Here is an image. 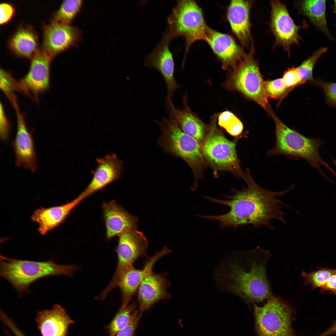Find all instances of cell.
Segmentation results:
<instances>
[{"mask_svg":"<svg viewBox=\"0 0 336 336\" xmlns=\"http://www.w3.org/2000/svg\"><path fill=\"white\" fill-rule=\"evenodd\" d=\"M244 180L247 184V188L243 187L242 190L232 188L231 195H223L227 199L203 196L212 202L229 207L230 209L227 212L218 215L197 216L219 222L220 227L222 229L230 226L236 229L240 226L251 224L254 227L264 226L272 230L274 228L271 225L270 222L273 219L286 224L283 217L284 212L282 209L287 205L278 198L292 190L294 185L281 191L265 189L256 183L247 168Z\"/></svg>","mask_w":336,"mask_h":336,"instance_id":"6da1fadb","label":"cell"},{"mask_svg":"<svg viewBox=\"0 0 336 336\" xmlns=\"http://www.w3.org/2000/svg\"><path fill=\"white\" fill-rule=\"evenodd\" d=\"M271 256L258 248L243 252L227 263L221 274L226 289L246 302H259L272 296L266 268Z\"/></svg>","mask_w":336,"mask_h":336,"instance_id":"7a4b0ae2","label":"cell"},{"mask_svg":"<svg viewBox=\"0 0 336 336\" xmlns=\"http://www.w3.org/2000/svg\"><path fill=\"white\" fill-rule=\"evenodd\" d=\"M269 114L275 124L276 142L274 147L268 152V155H283L296 160L300 159L305 160L311 167L316 169L320 174L332 182L324 175L321 168V166H324L336 176V171L320 155L319 148L324 143V140L320 138H308L290 128L280 120L272 109Z\"/></svg>","mask_w":336,"mask_h":336,"instance_id":"3957f363","label":"cell"},{"mask_svg":"<svg viewBox=\"0 0 336 336\" xmlns=\"http://www.w3.org/2000/svg\"><path fill=\"white\" fill-rule=\"evenodd\" d=\"M80 269L75 265L59 264L52 260L36 261L0 256V275L12 285L19 296L28 292L30 285L38 279L52 275L71 277Z\"/></svg>","mask_w":336,"mask_h":336,"instance_id":"277c9868","label":"cell"},{"mask_svg":"<svg viewBox=\"0 0 336 336\" xmlns=\"http://www.w3.org/2000/svg\"><path fill=\"white\" fill-rule=\"evenodd\" d=\"M155 122L159 126L161 134L157 140L158 145L166 153L184 160L190 167L195 178L192 189L197 188L198 180L202 177L206 165L201 145L194 138L184 133L170 118H162Z\"/></svg>","mask_w":336,"mask_h":336,"instance_id":"5b68a950","label":"cell"},{"mask_svg":"<svg viewBox=\"0 0 336 336\" xmlns=\"http://www.w3.org/2000/svg\"><path fill=\"white\" fill-rule=\"evenodd\" d=\"M203 12L194 1L178 0L167 20L164 35L171 41L182 36L185 39V57L191 45L196 41H206L210 30Z\"/></svg>","mask_w":336,"mask_h":336,"instance_id":"8992f818","label":"cell"},{"mask_svg":"<svg viewBox=\"0 0 336 336\" xmlns=\"http://www.w3.org/2000/svg\"><path fill=\"white\" fill-rule=\"evenodd\" d=\"M236 142L225 136L217 127L214 118L201 145L202 152L206 161L215 171H228L244 180L246 172L240 166L236 150Z\"/></svg>","mask_w":336,"mask_h":336,"instance_id":"52a82bcc","label":"cell"},{"mask_svg":"<svg viewBox=\"0 0 336 336\" xmlns=\"http://www.w3.org/2000/svg\"><path fill=\"white\" fill-rule=\"evenodd\" d=\"M254 53L252 44L249 52L233 68L229 83L234 90L257 103L269 113L272 109L265 89V81L254 58Z\"/></svg>","mask_w":336,"mask_h":336,"instance_id":"ba28073f","label":"cell"},{"mask_svg":"<svg viewBox=\"0 0 336 336\" xmlns=\"http://www.w3.org/2000/svg\"><path fill=\"white\" fill-rule=\"evenodd\" d=\"M263 306L254 304L258 336H290L292 309L285 301L271 296Z\"/></svg>","mask_w":336,"mask_h":336,"instance_id":"9c48e42d","label":"cell"},{"mask_svg":"<svg viewBox=\"0 0 336 336\" xmlns=\"http://www.w3.org/2000/svg\"><path fill=\"white\" fill-rule=\"evenodd\" d=\"M118 237L116 249L117 265L111 280L105 289L107 293L117 287L122 275L127 270L133 267L136 260L142 257H147L148 243L142 232L136 229H130L123 232Z\"/></svg>","mask_w":336,"mask_h":336,"instance_id":"30bf717a","label":"cell"},{"mask_svg":"<svg viewBox=\"0 0 336 336\" xmlns=\"http://www.w3.org/2000/svg\"><path fill=\"white\" fill-rule=\"evenodd\" d=\"M52 58L44 50L39 49L31 59L29 70L17 80L18 91L35 103L50 87V66Z\"/></svg>","mask_w":336,"mask_h":336,"instance_id":"8fae6325","label":"cell"},{"mask_svg":"<svg viewBox=\"0 0 336 336\" xmlns=\"http://www.w3.org/2000/svg\"><path fill=\"white\" fill-rule=\"evenodd\" d=\"M271 7L270 27L275 38V43L281 45L288 54L290 47L298 44L301 37L299 30L306 28L308 25L304 22L301 26H298L290 16L286 6L278 0L270 2Z\"/></svg>","mask_w":336,"mask_h":336,"instance_id":"7c38bea8","label":"cell"},{"mask_svg":"<svg viewBox=\"0 0 336 336\" xmlns=\"http://www.w3.org/2000/svg\"><path fill=\"white\" fill-rule=\"evenodd\" d=\"M12 105L17 121L16 134L12 143L15 155V165L35 172L38 166L33 137L28 129L24 115L20 110L17 99L14 101Z\"/></svg>","mask_w":336,"mask_h":336,"instance_id":"4fadbf2b","label":"cell"},{"mask_svg":"<svg viewBox=\"0 0 336 336\" xmlns=\"http://www.w3.org/2000/svg\"><path fill=\"white\" fill-rule=\"evenodd\" d=\"M42 48L52 58L77 44L82 33L77 27L51 21L43 27Z\"/></svg>","mask_w":336,"mask_h":336,"instance_id":"5bb4252c","label":"cell"},{"mask_svg":"<svg viewBox=\"0 0 336 336\" xmlns=\"http://www.w3.org/2000/svg\"><path fill=\"white\" fill-rule=\"evenodd\" d=\"M171 41L164 35L160 42L147 56L144 63L146 67L156 69L163 77L167 89L166 105L172 101L174 93L180 87L175 77V63L169 46Z\"/></svg>","mask_w":336,"mask_h":336,"instance_id":"9a60e30c","label":"cell"},{"mask_svg":"<svg viewBox=\"0 0 336 336\" xmlns=\"http://www.w3.org/2000/svg\"><path fill=\"white\" fill-rule=\"evenodd\" d=\"M167 272L158 273L153 271L141 282L136 292L139 310L142 313L158 302L171 297L167 289L170 284Z\"/></svg>","mask_w":336,"mask_h":336,"instance_id":"2e32d148","label":"cell"},{"mask_svg":"<svg viewBox=\"0 0 336 336\" xmlns=\"http://www.w3.org/2000/svg\"><path fill=\"white\" fill-rule=\"evenodd\" d=\"M96 160L97 166L91 171L92 179L81 193L85 198L119 179L123 171V162L114 153L109 152Z\"/></svg>","mask_w":336,"mask_h":336,"instance_id":"e0dca14e","label":"cell"},{"mask_svg":"<svg viewBox=\"0 0 336 336\" xmlns=\"http://www.w3.org/2000/svg\"><path fill=\"white\" fill-rule=\"evenodd\" d=\"M172 251L165 246L161 251L151 256L147 257L142 269H138L133 267L126 271L120 277L117 287L120 289L122 296V307L128 306L133 296L136 293L139 285L147 275L152 271L156 262Z\"/></svg>","mask_w":336,"mask_h":336,"instance_id":"ac0fdd59","label":"cell"},{"mask_svg":"<svg viewBox=\"0 0 336 336\" xmlns=\"http://www.w3.org/2000/svg\"><path fill=\"white\" fill-rule=\"evenodd\" d=\"M253 3L251 1L231 0L227 9L231 30L244 47L248 48L252 44L250 15Z\"/></svg>","mask_w":336,"mask_h":336,"instance_id":"d6986e66","label":"cell"},{"mask_svg":"<svg viewBox=\"0 0 336 336\" xmlns=\"http://www.w3.org/2000/svg\"><path fill=\"white\" fill-rule=\"evenodd\" d=\"M206 42L224 68H233L246 54L231 35L210 28Z\"/></svg>","mask_w":336,"mask_h":336,"instance_id":"ffe728a7","label":"cell"},{"mask_svg":"<svg viewBox=\"0 0 336 336\" xmlns=\"http://www.w3.org/2000/svg\"><path fill=\"white\" fill-rule=\"evenodd\" d=\"M105 228L106 239L110 240L130 229H136L138 218L125 210L113 200L102 206Z\"/></svg>","mask_w":336,"mask_h":336,"instance_id":"44dd1931","label":"cell"},{"mask_svg":"<svg viewBox=\"0 0 336 336\" xmlns=\"http://www.w3.org/2000/svg\"><path fill=\"white\" fill-rule=\"evenodd\" d=\"M84 198H85L81 193L66 204L49 208H40L35 211L31 219L38 224L40 233L44 235L62 223Z\"/></svg>","mask_w":336,"mask_h":336,"instance_id":"7402d4cb","label":"cell"},{"mask_svg":"<svg viewBox=\"0 0 336 336\" xmlns=\"http://www.w3.org/2000/svg\"><path fill=\"white\" fill-rule=\"evenodd\" d=\"M35 321L42 336H66L68 327L73 322L58 304L50 310L38 311Z\"/></svg>","mask_w":336,"mask_h":336,"instance_id":"603a6c76","label":"cell"},{"mask_svg":"<svg viewBox=\"0 0 336 336\" xmlns=\"http://www.w3.org/2000/svg\"><path fill=\"white\" fill-rule=\"evenodd\" d=\"M186 96L183 98L182 110L175 107L173 102L166 106L170 118L173 120L185 134L196 140L201 145L208 129L204 124L191 110L187 102Z\"/></svg>","mask_w":336,"mask_h":336,"instance_id":"cb8c5ba5","label":"cell"},{"mask_svg":"<svg viewBox=\"0 0 336 336\" xmlns=\"http://www.w3.org/2000/svg\"><path fill=\"white\" fill-rule=\"evenodd\" d=\"M8 44L15 55L30 59L39 49L38 35L30 25L18 27L9 40Z\"/></svg>","mask_w":336,"mask_h":336,"instance_id":"d4e9b609","label":"cell"},{"mask_svg":"<svg viewBox=\"0 0 336 336\" xmlns=\"http://www.w3.org/2000/svg\"><path fill=\"white\" fill-rule=\"evenodd\" d=\"M326 1L324 0H303L300 3L301 12L329 39L333 40L328 28L325 17Z\"/></svg>","mask_w":336,"mask_h":336,"instance_id":"484cf974","label":"cell"},{"mask_svg":"<svg viewBox=\"0 0 336 336\" xmlns=\"http://www.w3.org/2000/svg\"><path fill=\"white\" fill-rule=\"evenodd\" d=\"M83 3V1L81 0L63 1L58 9L52 14L51 21L71 25L82 8Z\"/></svg>","mask_w":336,"mask_h":336,"instance_id":"4316f807","label":"cell"},{"mask_svg":"<svg viewBox=\"0 0 336 336\" xmlns=\"http://www.w3.org/2000/svg\"><path fill=\"white\" fill-rule=\"evenodd\" d=\"M327 50V48H320L297 67L301 79L300 85L307 82L313 84L315 80L313 76L314 67L318 59Z\"/></svg>","mask_w":336,"mask_h":336,"instance_id":"83f0119b","label":"cell"},{"mask_svg":"<svg viewBox=\"0 0 336 336\" xmlns=\"http://www.w3.org/2000/svg\"><path fill=\"white\" fill-rule=\"evenodd\" d=\"M136 305L134 302L125 307H121L112 322L108 326L110 336H114L129 322L132 312L134 311Z\"/></svg>","mask_w":336,"mask_h":336,"instance_id":"f1b7e54d","label":"cell"},{"mask_svg":"<svg viewBox=\"0 0 336 336\" xmlns=\"http://www.w3.org/2000/svg\"><path fill=\"white\" fill-rule=\"evenodd\" d=\"M336 273V270L323 269L307 273L302 271L301 277L305 278L304 283L309 284L314 288H323L330 277Z\"/></svg>","mask_w":336,"mask_h":336,"instance_id":"f546056e","label":"cell"},{"mask_svg":"<svg viewBox=\"0 0 336 336\" xmlns=\"http://www.w3.org/2000/svg\"><path fill=\"white\" fill-rule=\"evenodd\" d=\"M0 78L1 89L12 104L16 97L15 92L18 91L17 80L13 77L10 72L2 68L0 69Z\"/></svg>","mask_w":336,"mask_h":336,"instance_id":"4dcf8cb0","label":"cell"},{"mask_svg":"<svg viewBox=\"0 0 336 336\" xmlns=\"http://www.w3.org/2000/svg\"><path fill=\"white\" fill-rule=\"evenodd\" d=\"M264 85L268 98L277 99L283 97L287 91L282 78L265 81Z\"/></svg>","mask_w":336,"mask_h":336,"instance_id":"1f68e13d","label":"cell"},{"mask_svg":"<svg viewBox=\"0 0 336 336\" xmlns=\"http://www.w3.org/2000/svg\"><path fill=\"white\" fill-rule=\"evenodd\" d=\"M313 84L323 89L327 104L331 107H336V82H325L320 79H315Z\"/></svg>","mask_w":336,"mask_h":336,"instance_id":"d6a6232c","label":"cell"},{"mask_svg":"<svg viewBox=\"0 0 336 336\" xmlns=\"http://www.w3.org/2000/svg\"><path fill=\"white\" fill-rule=\"evenodd\" d=\"M282 78L287 89L285 96L289 90L291 91L294 88L300 85L301 79L297 67L293 66L288 68L284 72Z\"/></svg>","mask_w":336,"mask_h":336,"instance_id":"836d02e7","label":"cell"},{"mask_svg":"<svg viewBox=\"0 0 336 336\" xmlns=\"http://www.w3.org/2000/svg\"><path fill=\"white\" fill-rule=\"evenodd\" d=\"M142 313L138 310L133 312L128 324L114 336H133Z\"/></svg>","mask_w":336,"mask_h":336,"instance_id":"e575fe53","label":"cell"},{"mask_svg":"<svg viewBox=\"0 0 336 336\" xmlns=\"http://www.w3.org/2000/svg\"><path fill=\"white\" fill-rule=\"evenodd\" d=\"M15 9L11 3H1L0 4V24L7 23L13 18L15 13Z\"/></svg>","mask_w":336,"mask_h":336,"instance_id":"d590c367","label":"cell"},{"mask_svg":"<svg viewBox=\"0 0 336 336\" xmlns=\"http://www.w3.org/2000/svg\"><path fill=\"white\" fill-rule=\"evenodd\" d=\"M239 120V119L232 112L226 111L219 115L218 118V124L226 132Z\"/></svg>","mask_w":336,"mask_h":336,"instance_id":"8d00e7d4","label":"cell"},{"mask_svg":"<svg viewBox=\"0 0 336 336\" xmlns=\"http://www.w3.org/2000/svg\"><path fill=\"white\" fill-rule=\"evenodd\" d=\"M10 124L5 115L3 105L0 103V136L3 141L9 139L10 130Z\"/></svg>","mask_w":336,"mask_h":336,"instance_id":"74e56055","label":"cell"},{"mask_svg":"<svg viewBox=\"0 0 336 336\" xmlns=\"http://www.w3.org/2000/svg\"><path fill=\"white\" fill-rule=\"evenodd\" d=\"M0 318L2 322L8 327L15 336H26L5 313L2 314Z\"/></svg>","mask_w":336,"mask_h":336,"instance_id":"f35d334b","label":"cell"},{"mask_svg":"<svg viewBox=\"0 0 336 336\" xmlns=\"http://www.w3.org/2000/svg\"><path fill=\"white\" fill-rule=\"evenodd\" d=\"M323 289L326 290L336 292V273L333 274L329 278Z\"/></svg>","mask_w":336,"mask_h":336,"instance_id":"ab89813d","label":"cell"},{"mask_svg":"<svg viewBox=\"0 0 336 336\" xmlns=\"http://www.w3.org/2000/svg\"><path fill=\"white\" fill-rule=\"evenodd\" d=\"M336 334V321L326 331L317 336H328Z\"/></svg>","mask_w":336,"mask_h":336,"instance_id":"60d3db41","label":"cell"},{"mask_svg":"<svg viewBox=\"0 0 336 336\" xmlns=\"http://www.w3.org/2000/svg\"><path fill=\"white\" fill-rule=\"evenodd\" d=\"M334 12L336 14V0L334 1Z\"/></svg>","mask_w":336,"mask_h":336,"instance_id":"b9f144b4","label":"cell"},{"mask_svg":"<svg viewBox=\"0 0 336 336\" xmlns=\"http://www.w3.org/2000/svg\"><path fill=\"white\" fill-rule=\"evenodd\" d=\"M336 295V292L334 293Z\"/></svg>","mask_w":336,"mask_h":336,"instance_id":"7bdbcfd3","label":"cell"},{"mask_svg":"<svg viewBox=\"0 0 336 336\" xmlns=\"http://www.w3.org/2000/svg\"><path fill=\"white\" fill-rule=\"evenodd\" d=\"M292 336V335H291V336Z\"/></svg>","mask_w":336,"mask_h":336,"instance_id":"ee69618b","label":"cell"}]
</instances>
